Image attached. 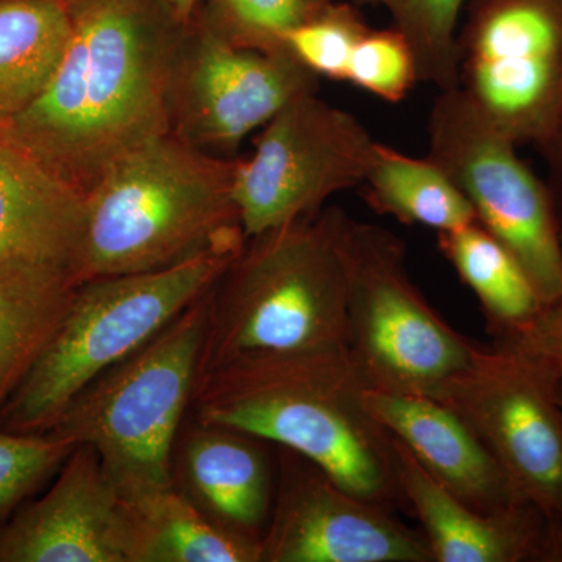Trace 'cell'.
Segmentation results:
<instances>
[{
    "instance_id": "obj_1",
    "label": "cell",
    "mask_w": 562,
    "mask_h": 562,
    "mask_svg": "<svg viewBox=\"0 0 562 562\" xmlns=\"http://www.w3.org/2000/svg\"><path fill=\"white\" fill-rule=\"evenodd\" d=\"M72 33L57 72L0 127L88 195L113 162L169 133L166 91L181 29L162 0H66Z\"/></svg>"
},
{
    "instance_id": "obj_2",
    "label": "cell",
    "mask_w": 562,
    "mask_h": 562,
    "mask_svg": "<svg viewBox=\"0 0 562 562\" xmlns=\"http://www.w3.org/2000/svg\"><path fill=\"white\" fill-rule=\"evenodd\" d=\"M371 387L346 346L251 355L199 376L191 419L249 432L312 461L350 494L408 509L394 436L366 403Z\"/></svg>"
},
{
    "instance_id": "obj_3",
    "label": "cell",
    "mask_w": 562,
    "mask_h": 562,
    "mask_svg": "<svg viewBox=\"0 0 562 562\" xmlns=\"http://www.w3.org/2000/svg\"><path fill=\"white\" fill-rule=\"evenodd\" d=\"M238 160L172 133L125 154L88 192L74 279L160 271L246 239L233 192Z\"/></svg>"
},
{
    "instance_id": "obj_4",
    "label": "cell",
    "mask_w": 562,
    "mask_h": 562,
    "mask_svg": "<svg viewBox=\"0 0 562 562\" xmlns=\"http://www.w3.org/2000/svg\"><path fill=\"white\" fill-rule=\"evenodd\" d=\"M351 221L324 206L246 239L209 292L201 375L251 355L346 346Z\"/></svg>"
},
{
    "instance_id": "obj_5",
    "label": "cell",
    "mask_w": 562,
    "mask_h": 562,
    "mask_svg": "<svg viewBox=\"0 0 562 562\" xmlns=\"http://www.w3.org/2000/svg\"><path fill=\"white\" fill-rule=\"evenodd\" d=\"M246 239L221 244L160 271L80 283L54 338L0 409V428L52 430L88 383L150 341L202 299Z\"/></svg>"
},
{
    "instance_id": "obj_6",
    "label": "cell",
    "mask_w": 562,
    "mask_h": 562,
    "mask_svg": "<svg viewBox=\"0 0 562 562\" xmlns=\"http://www.w3.org/2000/svg\"><path fill=\"white\" fill-rule=\"evenodd\" d=\"M209 292L88 383L49 430L90 446L124 501L173 484V447L201 376Z\"/></svg>"
},
{
    "instance_id": "obj_7",
    "label": "cell",
    "mask_w": 562,
    "mask_h": 562,
    "mask_svg": "<svg viewBox=\"0 0 562 562\" xmlns=\"http://www.w3.org/2000/svg\"><path fill=\"white\" fill-rule=\"evenodd\" d=\"M346 347L373 387L431 395L472 360L454 330L414 284L405 243L382 225L351 221Z\"/></svg>"
},
{
    "instance_id": "obj_8",
    "label": "cell",
    "mask_w": 562,
    "mask_h": 562,
    "mask_svg": "<svg viewBox=\"0 0 562 562\" xmlns=\"http://www.w3.org/2000/svg\"><path fill=\"white\" fill-rule=\"evenodd\" d=\"M427 157L468 199L476 222L520 262L543 305L561 299L562 247L546 180L460 88L439 92L432 103Z\"/></svg>"
},
{
    "instance_id": "obj_9",
    "label": "cell",
    "mask_w": 562,
    "mask_h": 562,
    "mask_svg": "<svg viewBox=\"0 0 562 562\" xmlns=\"http://www.w3.org/2000/svg\"><path fill=\"white\" fill-rule=\"evenodd\" d=\"M379 140L349 111L306 92L292 99L236 168L246 238L312 216L331 195L364 183Z\"/></svg>"
},
{
    "instance_id": "obj_10",
    "label": "cell",
    "mask_w": 562,
    "mask_h": 562,
    "mask_svg": "<svg viewBox=\"0 0 562 562\" xmlns=\"http://www.w3.org/2000/svg\"><path fill=\"white\" fill-rule=\"evenodd\" d=\"M458 33L469 102L517 147H539L562 105V0H469Z\"/></svg>"
},
{
    "instance_id": "obj_11",
    "label": "cell",
    "mask_w": 562,
    "mask_h": 562,
    "mask_svg": "<svg viewBox=\"0 0 562 562\" xmlns=\"http://www.w3.org/2000/svg\"><path fill=\"white\" fill-rule=\"evenodd\" d=\"M317 90L319 77L290 52L235 46L194 14L181 29L169 72V133L206 154L235 158L251 132L292 99Z\"/></svg>"
},
{
    "instance_id": "obj_12",
    "label": "cell",
    "mask_w": 562,
    "mask_h": 562,
    "mask_svg": "<svg viewBox=\"0 0 562 562\" xmlns=\"http://www.w3.org/2000/svg\"><path fill=\"white\" fill-rule=\"evenodd\" d=\"M546 366L522 351L476 346L431 397L482 439L524 502L562 517V405Z\"/></svg>"
},
{
    "instance_id": "obj_13",
    "label": "cell",
    "mask_w": 562,
    "mask_h": 562,
    "mask_svg": "<svg viewBox=\"0 0 562 562\" xmlns=\"http://www.w3.org/2000/svg\"><path fill=\"white\" fill-rule=\"evenodd\" d=\"M279 447L260 562H435L422 531Z\"/></svg>"
},
{
    "instance_id": "obj_14",
    "label": "cell",
    "mask_w": 562,
    "mask_h": 562,
    "mask_svg": "<svg viewBox=\"0 0 562 562\" xmlns=\"http://www.w3.org/2000/svg\"><path fill=\"white\" fill-rule=\"evenodd\" d=\"M127 505L98 453L77 446L38 501L0 527V562H127Z\"/></svg>"
},
{
    "instance_id": "obj_15",
    "label": "cell",
    "mask_w": 562,
    "mask_h": 562,
    "mask_svg": "<svg viewBox=\"0 0 562 562\" xmlns=\"http://www.w3.org/2000/svg\"><path fill=\"white\" fill-rule=\"evenodd\" d=\"M395 439V438H394ZM398 479L435 562H562V517L535 503L482 513L458 501L395 439Z\"/></svg>"
},
{
    "instance_id": "obj_16",
    "label": "cell",
    "mask_w": 562,
    "mask_h": 562,
    "mask_svg": "<svg viewBox=\"0 0 562 562\" xmlns=\"http://www.w3.org/2000/svg\"><path fill=\"white\" fill-rule=\"evenodd\" d=\"M268 447L235 428L184 422L173 447L172 482L211 522L260 542L276 491Z\"/></svg>"
},
{
    "instance_id": "obj_17",
    "label": "cell",
    "mask_w": 562,
    "mask_h": 562,
    "mask_svg": "<svg viewBox=\"0 0 562 562\" xmlns=\"http://www.w3.org/2000/svg\"><path fill=\"white\" fill-rule=\"evenodd\" d=\"M366 403L422 468L464 505L492 514L524 502L482 439L438 398L371 387Z\"/></svg>"
},
{
    "instance_id": "obj_18",
    "label": "cell",
    "mask_w": 562,
    "mask_h": 562,
    "mask_svg": "<svg viewBox=\"0 0 562 562\" xmlns=\"http://www.w3.org/2000/svg\"><path fill=\"white\" fill-rule=\"evenodd\" d=\"M85 217L87 194L0 132V257L74 277Z\"/></svg>"
},
{
    "instance_id": "obj_19",
    "label": "cell",
    "mask_w": 562,
    "mask_h": 562,
    "mask_svg": "<svg viewBox=\"0 0 562 562\" xmlns=\"http://www.w3.org/2000/svg\"><path fill=\"white\" fill-rule=\"evenodd\" d=\"M77 286L63 269L0 257V409L54 338Z\"/></svg>"
},
{
    "instance_id": "obj_20",
    "label": "cell",
    "mask_w": 562,
    "mask_h": 562,
    "mask_svg": "<svg viewBox=\"0 0 562 562\" xmlns=\"http://www.w3.org/2000/svg\"><path fill=\"white\" fill-rule=\"evenodd\" d=\"M127 505V562H260V542L224 530L176 484Z\"/></svg>"
},
{
    "instance_id": "obj_21",
    "label": "cell",
    "mask_w": 562,
    "mask_h": 562,
    "mask_svg": "<svg viewBox=\"0 0 562 562\" xmlns=\"http://www.w3.org/2000/svg\"><path fill=\"white\" fill-rule=\"evenodd\" d=\"M70 33L66 0H0V127L46 90Z\"/></svg>"
},
{
    "instance_id": "obj_22",
    "label": "cell",
    "mask_w": 562,
    "mask_h": 562,
    "mask_svg": "<svg viewBox=\"0 0 562 562\" xmlns=\"http://www.w3.org/2000/svg\"><path fill=\"white\" fill-rule=\"evenodd\" d=\"M438 246L479 299L492 339L519 330L546 306L520 262L479 222L438 233Z\"/></svg>"
},
{
    "instance_id": "obj_23",
    "label": "cell",
    "mask_w": 562,
    "mask_h": 562,
    "mask_svg": "<svg viewBox=\"0 0 562 562\" xmlns=\"http://www.w3.org/2000/svg\"><path fill=\"white\" fill-rule=\"evenodd\" d=\"M369 209L403 224L436 233L452 232L476 222L471 203L431 158H414L376 143L364 180Z\"/></svg>"
},
{
    "instance_id": "obj_24",
    "label": "cell",
    "mask_w": 562,
    "mask_h": 562,
    "mask_svg": "<svg viewBox=\"0 0 562 562\" xmlns=\"http://www.w3.org/2000/svg\"><path fill=\"white\" fill-rule=\"evenodd\" d=\"M390 13L416 58L419 81L439 92L460 85L458 33L469 0H361Z\"/></svg>"
},
{
    "instance_id": "obj_25",
    "label": "cell",
    "mask_w": 562,
    "mask_h": 562,
    "mask_svg": "<svg viewBox=\"0 0 562 562\" xmlns=\"http://www.w3.org/2000/svg\"><path fill=\"white\" fill-rule=\"evenodd\" d=\"M369 29L355 7L328 0L284 33L281 43L319 79L346 81L351 54Z\"/></svg>"
},
{
    "instance_id": "obj_26",
    "label": "cell",
    "mask_w": 562,
    "mask_h": 562,
    "mask_svg": "<svg viewBox=\"0 0 562 562\" xmlns=\"http://www.w3.org/2000/svg\"><path fill=\"white\" fill-rule=\"evenodd\" d=\"M321 3L313 0H209L199 16L214 33L244 49L284 50V33Z\"/></svg>"
},
{
    "instance_id": "obj_27",
    "label": "cell",
    "mask_w": 562,
    "mask_h": 562,
    "mask_svg": "<svg viewBox=\"0 0 562 562\" xmlns=\"http://www.w3.org/2000/svg\"><path fill=\"white\" fill-rule=\"evenodd\" d=\"M76 447L52 431L16 432L0 428V520L61 469Z\"/></svg>"
},
{
    "instance_id": "obj_28",
    "label": "cell",
    "mask_w": 562,
    "mask_h": 562,
    "mask_svg": "<svg viewBox=\"0 0 562 562\" xmlns=\"http://www.w3.org/2000/svg\"><path fill=\"white\" fill-rule=\"evenodd\" d=\"M346 81L384 102H402L419 81L408 41L394 27L369 29L351 54Z\"/></svg>"
},
{
    "instance_id": "obj_29",
    "label": "cell",
    "mask_w": 562,
    "mask_h": 562,
    "mask_svg": "<svg viewBox=\"0 0 562 562\" xmlns=\"http://www.w3.org/2000/svg\"><path fill=\"white\" fill-rule=\"evenodd\" d=\"M492 344L535 358L562 382V297L543 306L538 316L519 330L492 339Z\"/></svg>"
},
{
    "instance_id": "obj_30",
    "label": "cell",
    "mask_w": 562,
    "mask_h": 562,
    "mask_svg": "<svg viewBox=\"0 0 562 562\" xmlns=\"http://www.w3.org/2000/svg\"><path fill=\"white\" fill-rule=\"evenodd\" d=\"M538 149L546 162V183L552 198L562 247V105L552 128Z\"/></svg>"
},
{
    "instance_id": "obj_31",
    "label": "cell",
    "mask_w": 562,
    "mask_h": 562,
    "mask_svg": "<svg viewBox=\"0 0 562 562\" xmlns=\"http://www.w3.org/2000/svg\"><path fill=\"white\" fill-rule=\"evenodd\" d=\"M201 0H162L166 9L172 14L173 20L187 24L194 16L195 10L199 9Z\"/></svg>"
},
{
    "instance_id": "obj_32",
    "label": "cell",
    "mask_w": 562,
    "mask_h": 562,
    "mask_svg": "<svg viewBox=\"0 0 562 562\" xmlns=\"http://www.w3.org/2000/svg\"><path fill=\"white\" fill-rule=\"evenodd\" d=\"M558 398H560L562 405V382L558 383Z\"/></svg>"
},
{
    "instance_id": "obj_33",
    "label": "cell",
    "mask_w": 562,
    "mask_h": 562,
    "mask_svg": "<svg viewBox=\"0 0 562 562\" xmlns=\"http://www.w3.org/2000/svg\"><path fill=\"white\" fill-rule=\"evenodd\" d=\"M313 2H316V3H324V2H328V0H313Z\"/></svg>"
}]
</instances>
